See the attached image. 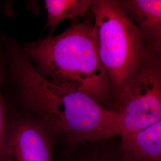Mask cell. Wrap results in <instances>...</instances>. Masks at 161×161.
<instances>
[{
  "mask_svg": "<svg viewBox=\"0 0 161 161\" xmlns=\"http://www.w3.org/2000/svg\"><path fill=\"white\" fill-rule=\"evenodd\" d=\"M45 7L47 12L46 28H49L52 36L58 23L64 19L76 20L82 17L96 3L92 0H46Z\"/></svg>",
  "mask_w": 161,
  "mask_h": 161,
  "instance_id": "obj_9",
  "label": "cell"
},
{
  "mask_svg": "<svg viewBox=\"0 0 161 161\" xmlns=\"http://www.w3.org/2000/svg\"><path fill=\"white\" fill-rule=\"evenodd\" d=\"M25 107L46 126L57 143L71 146L120 136L119 112L86 93L58 86L19 55L13 58Z\"/></svg>",
  "mask_w": 161,
  "mask_h": 161,
  "instance_id": "obj_1",
  "label": "cell"
},
{
  "mask_svg": "<svg viewBox=\"0 0 161 161\" xmlns=\"http://www.w3.org/2000/svg\"><path fill=\"white\" fill-rule=\"evenodd\" d=\"M91 8L98 56L118 96L144 58V36L119 1L98 0Z\"/></svg>",
  "mask_w": 161,
  "mask_h": 161,
  "instance_id": "obj_3",
  "label": "cell"
},
{
  "mask_svg": "<svg viewBox=\"0 0 161 161\" xmlns=\"http://www.w3.org/2000/svg\"><path fill=\"white\" fill-rule=\"evenodd\" d=\"M6 124L7 116L6 110L0 94V161H1V153L6 132Z\"/></svg>",
  "mask_w": 161,
  "mask_h": 161,
  "instance_id": "obj_10",
  "label": "cell"
},
{
  "mask_svg": "<svg viewBox=\"0 0 161 161\" xmlns=\"http://www.w3.org/2000/svg\"><path fill=\"white\" fill-rule=\"evenodd\" d=\"M130 17L138 24L143 36L158 50L161 46V0L119 1Z\"/></svg>",
  "mask_w": 161,
  "mask_h": 161,
  "instance_id": "obj_7",
  "label": "cell"
},
{
  "mask_svg": "<svg viewBox=\"0 0 161 161\" xmlns=\"http://www.w3.org/2000/svg\"><path fill=\"white\" fill-rule=\"evenodd\" d=\"M114 137L96 142H84L67 146L56 144V161H132L125 153L121 143ZM60 144V143H59Z\"/></svg>",
  "mask_w": 161,
  "mask_h": 161,
  "instance_id": "obj_6",
  "label": "cell"
},
{
  "mask_svg": "<svg viewBox=\"0 0 161 161\" xmlns=\"http://www.w3.org/2000/svg\"><path fill=\"white\" fill-rule=\"evenodd\" d=\"M57 139L34 115L8 121L1 161H54Z\"/></svg>",
  "mask_w": 161,
  "mask_h": 161,
  "instance_id": "obj_5",
  "label": "cell"
},
{
  "mask_svg": "<svg viewBox=\"0 0 161 161\" xmlns=\"http://www.w3.org/2000/svg\"><path fill=\"white\" fill-rule=\"evenodd\" d=\"M148 55L118 96L120 136L140 131L161 119V58Z\"/></svg>",
  "mask_w": 161,
  "mask_h": 161,
  "instance_id": "obj_4",
  "label": "cell"
},
{
  "mask_svg": "<svg viewBox=\"0 0 161 161\" xmlns=\"http://www.w3.org/2000/svg\"><path fill=\"white\" fill-rule=\"evenodd\" d=\"M120 138L122 149L132 161H161V119Z\"/></svg>",
  "mask_w": 161,
  "mask_h": 161,
  "instance_id": "obj_8",
  "label": "cell"
},
{
  "mask_svg": "<svg viewBox=\"0 0 161 161\" xmlns=\"http://www.w3.org/2000/svg\"><path fill=\"white\" fill-rule=\"evenodd\" d=\"M28 52L54 84L86 93L98 102L108 97L109 79L98 56L92 25L77 23L32 44Z\"/></svg>",
  "mask_w": 161,
  "mask_h": 161,
  "instance_id": "obj_2",
  "label": "cell"
},
{
  "mask_svg": "<svg viewBox=\"0 0 161 161\" xmlns=\"http://www.w3.org/2000/svg\"><path fill=\"white\" fill-rule=\"evenodd\" d=\"M156 52H158L160 54V56H161L160 58H161V46L158 50H156Z\"/></svg>",
  "mask_w": 161,
  "mask_h": 161,
  "instance_id": "obj_11",
  "label": "cell"
}]
</instances>
